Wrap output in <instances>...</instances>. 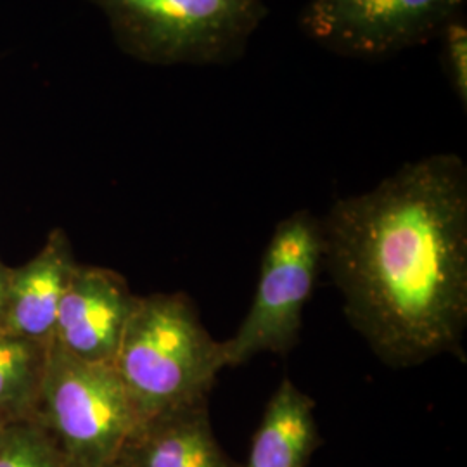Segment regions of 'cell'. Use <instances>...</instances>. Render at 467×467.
I'll list each match as a JSON object with an SVG mask.
<instances>
[{
	"mask_svg": "<svg viewBox=\"0 0 467 467\" xmlns=\"http://www.w3.org/2000/svg\"><path fill=\"white\" fill-rule=\"evenodd\" d=\"M35 419L69 464L109 466L142 419L113 364L87 362L50 341Z\"/></svg>",
	"mask_w": 467,
	"mask_h": 467,
	"instance_id": "cell-4",
	"label": "cell"
},
{
	"mask_svg": "<svg viewBox=\"0 0 467 467\" xmlns=\"http://www.w3.org/2000/svg\"><path fill=\"white\" fill-rule=\"evenodd\" d=\"M47 347L0 331V418H34Z\"/></svg>",
	"mask_w": 467,
	"mask_h": 467,
	"instance_id": "cell-11",
	"label": "cell"
},
{
	"mask_svg": "<svg viewBox=\"0 0 467 467\" xmlns=\"http://www.w3.org/2000/svg\"><path fill=\"white\" fill-rule=\"evenodd\" d=\"M440 44V65L453 96L467 109V19L466 15L451 19L436 36Z\"/></svg>",
	"mask_w": 467,
	"mask_h": 467,
	"instance_id": "cell-13",
	"label": "cell"
},
{
	"mask_svg": "<svg viewBox=\"0 0 467 467\" xmlns=\"http://www.w3.org/2000/svg\"><path fill=\"white\" fill-rule=\"evenodd\" d=\"M322 267L343 312L389 368L462 353L467 326V167L455 152L401 165L320 218Z\"/></svg>",
	"mask_w": 467,
	"mask_h": 467,
	"instance_id": "cell-1",
	"label": "cell"
},
{
	"mask_svg": "<svg viewBox=\"0 0 467 467\" xmlns=\"http://www.w3.org/2000/svg\"><path fill=\"white\" fill-rule=\"evenodd\" d=\"M139 298L115 270L77 264L52 341L87 362L113 364Z\"/></svg>",
	"mask_w": 467,
	"mask_h": 467,
	"instance_id": "cell-7",
	"label": "cell"
},
{
	"mask_svg": "<svg viewBox=\"0 0 467 467\" xmlns=\"http://www.w3.org/2000/svg\"><path fill=\"white\" fill-rule=\"evenodd\" d=\"M9 277H11V268L4 267V265L0 264V326H2L4 316H5L7 291H9Z\"/></svg>",
	"mask_w": 467,
	"mask_h": 467,
	"instance_id": "cell-14",
	"label": "cell"
},
{
	"mask_svg": "<svg viewBox=\"0 0 467 467\" xmlns=\"http://www.w3.org/2000/svg\"><path fill=\"white\" fill-rule=\"evenodd\" d=\"M52 434L35 418L19 419L0 440V467H67Z\"/></svg>",
	"mask_w": 467,
	"mask_h": 467,
	"instance_id": "cell-12",
	"label": "cell"
},
{
	"mask_svg": "<svg viewBox=\"0 0 467 467\" xmlns=\"http://www.w3.org/2000/svg\"><path fill=\"white\" fill-rule=\"evenodd\" d=\"M466 0H306L298 28L334 56L381 61L436 40Z\"/></svg>",
	"mask_w": 467,
	"mask_h": 467,
	"instance_id": "cell-6",
	"label": "cell"
},
{
	"mask_svg": "<svg viewBox=\"0 0 467 467\" xmlns=\"http://www.w3.org/2000/svg\"><path fill=\"white\" fill-rule=\"evenodd\" d=\"M314 410L316 401L285 378L268 400L248 461L239 467L308 466L322 443Z\"/></svg>",
	"mask_w": 467,
	"mask_h": 467,
	"instance_id": "cell-10",
	"label": "cell"
},
{
	"mask_svg": "<svg viewBox=\"0 0 467 467\" xmlns=\"http://www.w3.org/2000/svg\"><path fill=\"white\" fill-rule=\"evenodd\" d=\"M9 424H11L9 420H5V419L0 418V440H2V436H4V433H5V428H7Z\"/></svg>",
	"mask_w": 467,
	"mask_h": 467,
	"instance_id": "cell-15",
	"label": "cell"
},
{
	"mask_svg": "<svg viewBox=\"0 0 467 467\" xmlns=\"http://www.w3.org/2000/svg\"><path fill=\"white\" fill-rule=\"evenodd\" d=\"M75 267L67 234L54 229L44 248L28 264L11 268L0 331L36 343H50L59 305Z\"/></svg>",
	"mask_w": 467,
	"mask_h": 467,
	"instance_id": "cell-8",
	"label": "cell"
},
{
	"mask_svg": "<svg viewBox=\"0 0 467 467\" xmlns=\"http://www.w3.org/2000/svg\"><path fill=\"white\" fill-rule=\"evenodd\" d=\"M322 254V223L310 210H298L275 225L250 312L231 339L220 341L225 368L243 366L258 353L285 355L296 347Z\"/></svg>",
	"mask_w": 467,
	"mask_h": 467,
	"instance_id": "cell-5",
	"label": "cell"
},
{
	"mask_svg": "<svg viewBox=\"0 0 467 467\" xmlns=\"http://www.w3.org/2000/svg\"><path fill=\"white\" fill-rule=\"evenodd\" d=\"M142 422L208 400L225 368L222 345L184 293L140 296L113 360Z\"/></svg>",
	"mask_w": 467,
	"mask_h": 467,
	"instance_id": "cell-2",
	"label": "cell"
},
{
	"mask_svg": "<svg viewBox=\"0 0 467 467\" xmlns=\"http://www.w3.org/2000/svg\"><path fill=\"white\" fill-rule=\"evenodd\" d=\"M125 56L150 67H227L268 16L265 0H84Z\"/></svg>",
	"mask_w": 467,
	"mask_h": 467,
	"instance_id": "cell-3",
	"label": "cell"
},
{
	"mask_svg": "<svg viewBox=\"0 0 467 467\" xmlns=\"http://www.w3.org/2000/svg\"><path fill=\"white\" fill-rule=\"evenodd\" d=\"M119 467H239L218 445L208 400L146 419L118 455Z\"/></svg>",
	"mask_w": 467,
	"mask_h": 467,
	"instance_id": "cell-9",
	"label": "cell"
},
{
	"mask_svg": "<svg viewBox=\"0 0 467 467\" xmlns=\"http://www.w3.org/2000/svg\"><path fill=\"white\" fill-rule=\"evenodd\" d=\"M67 467H84V466H75V464H67ZM102 467H119L117 462L115 464H109V466H102Z\"/></svg>",
	"mask_w": 467,
	"mask_h": 467,
	"instance_id": "cell-16",
	"label": "cell"
}]
</instances>
